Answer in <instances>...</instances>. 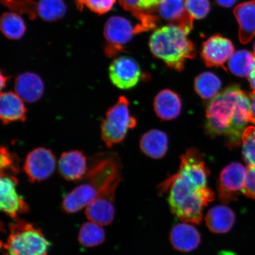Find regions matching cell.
I'll use <instances>...</instances> for the list:
<instances>
[{"instance_id": "6da1fadb", "label": "cell", "mask_w": 255, "mask_h": 255, "mask_svg": "<svg viewBox=\"0 0 255 255\" xmlns=\"http://www.w3.org/2000/svg\"><path fill=\"white\" fill-rule=\"evenodd\" d=\"M209 171L202 155L190 148L181 157L179 170L159 185L160 193L169 191L171 212L181 221L199 224L204 207L215 198L207 186Z\"/></svg>"}, {"instance_id": "7a4b0ae2", "label": "cell", "mask_w": 255, "mask_h": 255, "mask_svg": "<svg viewBox=\"0 0 255 255\" xmlns=\"http://www.w3.org/2000/svg\"><path fill=\"white\" fill-rule=\"evenodd\" d=\"M251 117L250 99L239 86L232 85L209 103L206 128L212 136H224L227 145L233 148L240 145Z\"/></svg>"}, {"instance_id": "3957f363", "label": "cell", "mask_w": 255, "mask_h": 255, "mask_svg": "<svg viewBox=\"0 0 255 255\" xmlns=\"http://www.w3.org/2000/svg\"><path fill=\"white\" fill-rule=\"evenodd\" d=\"M122 164L116 153H100L92 158L85 182L64 198L62 207L67 213H76L87 207L102 191L122 180Z\"/></svg>"}, {"instance_id": "277c9868", "label": "cell", "mask_w": 255, "mask_h": 255, "mask_svg": "<svg viewBox=\"0 0 255 255\" xmlns=\"http://www.w3.org/2000/svg\"><path fill=\"white\" fill-rule=\"evenodd\" d=\"M185 32L175 25L168 24L157 28L149 39L153 55L177 71H183L184 63L196 55L195 44Z\"/></svg>"}, {"instance_id": "5b68a950", "label": "cell", "mask_w": 255, "mask_h": 255, "mask_svg": "<svg viewBox=\"0 0 255 255\" xmlns=\"http://www.w3.org/2000/svg\"><path fill=\"white\" fill-rule=\"evenodd\" d=\"M49 246L39 228L17 219L9 226L7 242L2 247L9 255H47Z\"/></svg>"}, {"instance_id": "8992f818", "label": "cell", "mask_w": 255, "mask_h": 255, "mask_svg": "<svg viewBox=\"0 0 255 255\" xmlns=\"http://www.w3.org/2000/svg\"><path fill=\"white\" fill-rule=\"evenodd\" d=\"M128 99L121 96L109 108L102 121L101 136L105 145L111 148L123 142L128 131L136 126V120L130 116Z\"/></svg>"}, {"instance_id": "52a82bcc", "label": "cell", "mask_w": 255, "mask_h": 255, "mask_svg": "<svg viewBox=\"0 0 255 255\" xmlns=\"http://www.w3.org/2000/svg\"><path fill=\"white\" fill-rule=\"evenodd\" d=\"M141 33L137 25L133 27L126 18L113 16L107 21L104 36L107 41L104 52L108 57L116 56L124 50V46L135 34Z\"/></svg>"}, {"instance_id": "ba28073f", "label": "cell", "mask_w": 255, "mask_h": 255, "mask_svg": "<svg viewBox=\"0 0 255 255\" xmlns=\"http://www.w3.org/2000/svg\"><path fill=\"white\" fill-rule=\"evenodd\" d=\"M247 177V168L238 162H233L223 169L218 185L221 202L229 203L237 200L239 194L243 192Z\"/></svg>"}, {"instance_id": "9c48e42d", "label": "cell", "mask_w": 255, "mask_h": 255, "mask_svg": "<svg viewBox=\"0 0 255 255\" xmlns=\"http://www.w3.org/2000/svg\"><path fill=\"white\" fill-rule=\"evenodd\" d=\"M55 155L50 149L39 147L32 150L25 158L24 171L31 183L40 182L49 178L55 171Z\"/></svg>"}, {"instance_id": "30bf717a", "label": "cell", "mask_w": 255, "mask_h": 255, "mask_svg": "<svg viewBox=\"0 0 255 255\" xmlns=\"http://www.w3.org/2000/svg\"><path fill=\"white\" fill-rule=\"evenodd\" d=\"M17 178L13 175L1 174L0 207L11 218L17 219L18 216L27 213L29 206L17 192Z\"/></svg>"}, {"instance_id": "8fae6325", "label": "cell", "mask_w": 255, "mask_h": 255, "mask_svg": "<svg viewBox=\"0 0 255 255\" xmlns=\"http://www.w3.org/2000/svg\"><path fill=\"white\" fill-rule=\"evenodd\" d=\"M119 183L112 184L98 194L86 207V215L89 221L101 226L111 224L115 215V195Z\"/></svg>"}, {"instance_id": "7c38bea8", "label": "cell", "mask_w": 255, "mask_h": 255, "mask_svg": "<svg viewBox=\"0 0 255 255\" xmlns=\"http://www.w3.org/2000/svg\"><path fill=\"white\" fill-rule=\"evenodd\" d=\"M109 76L112 83L123 90L132 89L141 78V71L138 64L128 57H118L111 64Z\"/></svg>"}, {"instance_id": "4fadbf2b", "label": "cell", "mask_w": 255, "mask_h": 255, "mask_svg": "<svg viewBox=\"0 0 255 255\" xmlns=\"http://www.w3.org/2000/svg\"><path fill=\"white\" fill-rule=\"evenodd\" d=\"M234 52L232 41L221 35L217 34L203 43L201 56L206 66L219 68L224 66Z\"/></svg>"}, {"instance_id": "5bb4252c", "label": "cell", "mask_w": 255, "mask_h": 255, "mask_svg": "<svg viewBox=\"0 0 255 255\" xmlns=\"http://www.w3.org/2000/svg\"><path fill=\"white\" fill-rule=\"evenodd\" d=\"M120 4L138 20L142 32L156 27L159 17L157 9L162 0H119Z\"/></svg>"}, {"instance_id": "9a60e30c", "label": "cell", "mask_w": 255, "mask_h": 255, "mask_svg": "<svg viewBox=\"0 0 255 255\" xmlns=\"http://www.w3.org/2000/svg\"><path fill=\"white\" fill-rule=\"evenodd\" d=\"M158 17L189 34L193 28L194 18L185 5L184 0H162L157 9Z\"/></svg>"}, {"instance_id": "2e32d148", "label": "cell", "mask_w": 255, "mask_h": 255, "mask_svg": "<svg viewBox=\"0 0 255 255\" xmlns=\"http://www.w3.org/2000/svg\"><path fill=\"white\" fill-rule=\"evenodd\" d=\"M89 167L87 158L81 151L64 152L59 159V173L66 180L78 181L84 180Z\"/></svg>"}, {"instance_id": "e0dca14e", "label": "cell", "mask_w": 255, "mask_h": 255, "mask_svg": "<svg viewBox=\"0 0 255 255\" xmlns=\"http://www.w3.org/2000/svg\"><path fill=\"white\" fill-rule=\"evenodd\" d=\"M15 93L26 103L33 104L39 101L44 92V83L40 76L33 72L21 73L14 82Z\"/></svg>"}, {"instance_id": "ac0fdd59", "label": "cell", "mask_w": 255, "mask_h": 255, "mask_svg": "<svg viewBox=\"0 0 255 255\" xmlns=\"http://www.w3.org/2000/svg\"><path fill=\"white\" fill-rule=\"evenodd\" d=\"M23 101L15 92H1L0 118L4 125L18 121L24 122L27 118V108Z\"/></svg>"}, {"instance_id": "d6986e66", "label": "cell", "mask_w": 255, "mask_h": 255, "mask_svg": "<svg viewBox=\"0 0 255 255\" xmlns=\"http://www.w3.org/2000/svg\"><path fill=\"white\" fill-rule=\"evenodd\" d=\"M234 15L239 24V37L242 44L250 43L255 36V0L235 7Z\"/></svg>"}, {"instance_id": "ffe728a7", "label": "cell", "mask_w": 255, "mask_h": 255, "mask_svg": "<svg viewBox=\"0 0 255 255\" xmlns=\"http://www.w3.org/2000/svg\"><path fill=\"white\" fill-rule=\"evenodd\" d=\"M170 241L175 250L188 253L198 247L201 237L198 231L193 226L181 223L171 229Z\"/></svg>"}, {"instance_id": "44dd1931", "label": "cell", "mask_w": 255, "mask_h": 255, "mask_svg": "<svg viewBox=\"0 0 255 255\" xmlns=\"http://www.w3.org/2000/svg\"><path fill=\"white\" fill-rule=\"evenodd\" d=\"M181 105L179 96L170 89L159 92L154 103L156 114L159 119L164 121L176 119L181 113Z\"/></svg>"}, {"instance_id": "7402d4cb", "label": "cell", "mask_w": 255, "mask_h": 255, "mask_svg": "<svg viewBox=\"0 0 255 255\" xmlns=\"http://www.w3.org/2000/svg\"><path fill=\"white\" fill-rule=\"evenodd\" d=\"M235 218V213L229 207L217 206L207 212L205 221L210 231L216 234H225L231 230Z\"/></svg>"}, {"instance_id": "603a6c76", "label": "cell", "mask_w": 255, "mask_h": 255, "mask_svg": "<svg viewBox=\"0 0 255 255\" xmlns=\"http://www.w3.org/2000/svg\"><path fill=\"white\" fill-rule=\"evenodd\" d=\"M140 148L144 154L155 159L164 157L168 149L166 133L158 129H152L143 135Z\"/></svg>"}, {"instance_id": "cb8c5ba5", "label": "cell", "mask_w": 255, "mask_h": 255, "mask_svg": "<svg viewBox=\"0 0 255 255\" xmlns=\"http://www.w3.org/2000/svg\"><path fill=\"white\" fill-rule=\"evenodd\" d=\"M221 80L214 73L206 72L197 76L194 81V89L204 100H213L220 92Z\"/></svg>"}, {"instance_id": "d4e9b609", "label": "cell", "mask_w": 255, "mask_h": 255, "mask_svg": "<svg viewBox=\"0 0 255 255\" xmlns=\"http://www.w3.org/2000/svg\"><path fill=\"white\" fill-rule=\"evenodd\" d=\"M228 61L229 70L239 77H248L255 68V56L246 50L234 52Z\"/></svg>"}, {"instance_id": "484cf974", "label": "cell", "mask_w": 255, "mask_h": 255, "mask_svg": "<svg viewBox=\"0 0 255 255\" xmlns=\"http://www.w3.org/2000/svg\"><path fill=\"white\" fill-rule=\"evenodd\" d=\"M101 225L89 221L82 226L78 235V240L82 246L92 248L103 243L105 234Z\"/></svg>"}, {"instance_id": "4316f807", "label": "cell", "mask_w": 255, "mask_h": 255, "mask_svg": "<svg viewBox=\"0 0 255 255\" xmlns=\"http://www.w3.org/2000/svg\"><path fill=\"white\" fill-rule=\"evenodd\" d=\"M38 15L46 21H54L65 15L66 7L63 0H40L36 3Z\"/></svg>"}, {"instance_id": "83f0119b", "label": "cell", "mask_w": 255, "mask_h": 255, "mask_svg": "<svg viewBox=\"0 0 255 255\" xmlns=\"http://www.w3.org/2000/svg\"><path fill=\"white\" fill-rule=\"evenodd\" d=\"M1 30L6 37L11 40L20 39L25 31L24 22L14 12H5L1 16Z\"/></svg>"}, {"instance_id": "f1b7e54d", "label": "cell", "mask_w": 255, "mask_h": 255, "mask_svg": "<svg viewBox=\"0 0 255 255\" xmlns=\"http://www.w3.org/2000/svg\"><path fill=\"white\" fill-rule=\"evenodd\" d=\"M243 155L248 166H255V127L247 128L242 135Z\"/></svg>"}, {"instance_id": "f546056e", "label": "cell", "mask_w": 255, "mask_h": 255, "mask_svg": "<svg viewBox=\"0 0 255 255\" xmlns=\"http://www.w3.org/2000/svg\"><path fill=\"white\" fill-rule=\"evenodd\" d=\"M0 168L1 174L13 175L20 171L17 155L9 151L4 146H1L0 149Z\"/></svg>"}, {"instance_id": "4dcf8cb0", "label": "cell", "mask_w": 255, "mask_h": 255, "mask_svg": "<svg viewBox=\"0 0 255 255\" xmlns=\"http://www.w3.org/2000/svg\"><path fill=\"white\" fill-rule=\"evenodd\" d=\"M187 11L194 19L205 18L210 10L209 0H184Z\"/></svg>"}, {"instance_id": "1f68e13d", "label": "cell", "mask_w": 255, "mask_h": 255, "mask_svg": "<svg viewBox=\"0 0 255 255\" xmlns=\"http://www.w3.org/2000/svg\"><path fill=\"white\" fill-rule=\"evenodd\" d=\"M116 0H84V5L98 14H103L111 10Z\"/></svg>"}, {"instance_id": "d6a6232c", "label": "cell", "mask_w": 255, "mask_h": 255, "mask_svg": "<svg viewBox=\"0 0 255 255\" xmlns=\"http://www.w3.org/2000/svg\"><path fill=\"white\" fill-rule=\"evenodd\" d=\"M242 193L255 200V166H248L246 183Z\"/></svg>"}, {"instance_id": "836d02e7", "label": "cell", "mask_w": 255, "mask_h": 255, "mask_svg": "<svg viewBox=\"0 0 255 255\" xmlns=\"http://www.w3.org/2000/svg\"><path fill=\"white\" fill-rule=\"evenodd\" d=\"M250 100L252 110L251 123H253L255 125V90L251 92L250 94Z\"/></svg>"}, {"instance_id": "e575fe53", "label": "cell", "mask_w": 255, "mask_h": 255, "mask_svg": "<svg viewBox=\"0 0 255 255\" xmlns=\"http://www.w3.org/2000/svg\"><path fill=\"white\" fill-rule=\"evenodd\" d=\"M217 4L223 7H231L234 5L237 0H215Z\"/></svg>"}, {"instance_id": "d590c367", "label": "cell", "mask_w": 255, "mask_h": 255, "mask_svg": "<svg viewBox=\"0 0 255 255\" xmlns=\"http://www.w3.org/2000/svg\"><path fill=\"white\" fill-rule=\"evenodd\" d=\"M248 79L252 88L254 89V90H255V68L252 71L250 76H248Z\"/></svg>"}, {"instance_id": "8d00e7d4", "label": "cell", "mask_w": 255, "mask_h": 255, "mask_svg": "<svg viewBox=\"0 0 255 255\" xmlns=\"http://www.w3.org/2000/svg\"><path fill=\"white\" fill-rule=\"evenodd\" d=\"M9 77L8 76L4 75L1 73V89L2 90L3 88L5 87L6 84H7V82Z\"/></svg>"}, {"instance_id": "74e56055", "label": "cell", "mask_w": 255, "mask_h": 255, "mask_svg": "<svg viewBox=\"0 0 255 255\" xmlns=\"http://www.w3.org/2000/svg\"><path fill=\"white\" fill-rule=\"evenodd\" d=\"M75 1L79 10L82 11L84 6V0H75Z\"/></svg>"}, {"instance_id": "f35d334b", "label": "cell", "mask_w": 255, "mask_h": 255, "mask_svg": "<svg viewBox=\"0 0 255 255\" xmlns=\"http://www.w3.org/2000/svg\"><path fill=\"white\" fill-rule=\"evenodd\" d=\"M254 55H255V44H254Z\"/></svg>"}, {"instance_id": "ab89813d", "label": "cell", "mask_w": 255, "mask_h": 255, "mask_svg": "<svg viewBox=\"0 0 255 255\" xmlns=\"http://www.w3.org/2000/svg\"><path fill=\"white\" fill-rule=\"evenodd\" d=\"M4 255H9L8 254H7V253H6V252H5Z\"/></svg>"}]
</instances>
